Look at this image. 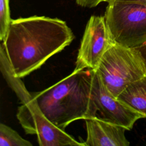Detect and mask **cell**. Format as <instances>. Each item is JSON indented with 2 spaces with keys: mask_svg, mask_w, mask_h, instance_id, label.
<instances>
[{
  "mask_svg": "<svg viewBox=\"0 0 146 146\" xmlns=\"http://www.w3.org/2000/svg\"><path fill=\"white\" fill-rule=\"evenodd\" d=\"M74 38L65 21L34 15L11 19L6 38L1 42L14 75L22 78L63 50Z\"/></svg>",
  "mask_w": 146,
  "mask_h": 146,
  "instance_id": "cell-1",
  "label": "cell"
},
{
  "mask_svg": "<svg viewBox=\"0 0 146 146\" xmlns=\"http://www.w3.org/2000/svg\"><path fill=\"white\" fill-rule=\"evenodd\" d=\"M92 69H75L48 88L31 93L44 116L64 129L72 122L97 116L91 94Z\"/></svg>",
  "mask_w": 146,
  "mask_h": 146,
  "instance_id": "cell-2",
  "label": "cell"
},
{
  "mask_svg": "<svg viewBox=\"0 0 146 146\" xmlns=\"http://www.w3.org/2000/svg\"><path fill=\"white\" fill-rule=\"evenodd\" d=\"M2 75L21 103L17 113L19 123L26 134L37 136L40 146H84L83 142L77 141L44 116L21 78L15 76L10 68H5Z\"/></svg>",
  "mask_w": 146,
  "mask_h": 146,
  "instance_id": "cell-3",
  "label": "cell"
},
{
  "mask_svg": "<svg viewBox=\"0 0 146 146\" xmlns=\"http://www.w3.org/2000/svg\"><path fill=\"white\" fill-rule=\"evenodd\" d=\"M96 70L107 90L116 98L129 84L146 76L140 51L114 43L104 54Z\"/></svg>",
  "mask_w": 146,
  "mask_h": 146,
  "instance_id": "cell-4",
  "label": "cell"
},
{
  "mask_svg": "<svg viewBox=\"0 0 146 146\" xmlns=\"http://www.w3.org/2000/svg\"><path fill=\"white\" fill-rule=\"evenodd\" d=\"M104 17L114 43L137 48L146 43V4L108 3Z\"/></svg>",
  "mask_w": 146,
  "mask_h": 146,
  "instance_id": "cell-5",
  "label": "cell"
},
{
  "mask_svg": "<svg viewBox=\"0 0 146 146\" xmlns=\"http://www.w3.org/2000/svg\"><path fill=\"white\" fill-rule=\"evenodd\" d=\"M91 94L98 111L96 116L106 121L130 130L138 119L144 117L113 96L106 88L96 70H92Z\"/></svg>",
  "mask_w": 146,
  "mask_h": 146,
  "instance_id": "cell-6",
  "label": "cell"
},
{
  "mask_svg": "<svg viewBox=\"0 0 146 146\" xmlns=\"http://www.w3.org/2000/svg\"><path fill=\"white\" fill-rule=\"evenodd\" d=\"M113 43L104 16H91L85 28L75 69L97 70L104 54Z\"/></svg>",
  "mask_w": 146,
  "mask_h": 146,
  "instance_id": "cell-7",
  "label": "cell"
},
{
  "mask_svg": "<svg viewBox=\"0 0 146 146\" xmlns=\"http://www.w3.org/2000/svg\"><path fill=\"white\" fill-rule=\"evenodd\" d=\"M85 120L87 137L84 146H128L125 127L106 121L98 116Z\"/></svg>",
  "mask_w": 146,
  "mask_h": 146,
  "instance_id": "cell-8",
  "label": "cell"
},
{
  "mask_svg": "<svg viewBox=\"0 0 146 146\" xmlns=\"http://www.w3.org/2000/svg\"><path fill=\"white\" fill-rule=\"evenodd\" d=\"M117 98L146 117V76L129 84Z\"/></svg>",
  "mask_w": 146,
  "mask_h": 146,
  "instance_id": "cell-9",
  "label": "cell"
},
{
  "mask_svg": "<svg viewBox=\"0 0 146 146\" xmlns=\"http://www.w3.org/2000/svg\"><path fill=\"white\" fill-rule=\"evenodd\" d=\"M29 141L23 139L10 127L0 124V146H32Z\"/></svg>",
  "mask_w": 146,
  "mask_h": 146,
  "instance_id": "cell-10",
  "label": "cell"
},
{
  "mask_svg": "<svg viewBox=\"0 0 146 146\" xmlns=\"http://www.w3.org/2000/svg\"><path fill=\"white\" fill-rule=\"evenodd\" d=\"M10 0H0V39L3 41L11 21L9 6Z\"/></svg>",
  "mask_w": 146,
  "mask_h": 146,
  "instance_id": "cell-11",
  "label": "cell"
},
{
  "mask_svg": "<svg viewBox=\"0 0 146 146\" xmlns=\"http://www.w3.org/2000/svg\"><path fill=\"white\" fill-rule=\"evenodd\" d=\"M78 5L88 8H92L98 6L103 0H75Z\"/></svg>",
  "mask_w": 146,
  "mask_h": 146,
  "instance_id": "cell-12",
  "label": "cell"
},
{
  "mask_svg": "<svg viewBox=\"0 0 146 146\" xmlns=\"http://www.w3.org/2000/svg\"><path fill=\"white\" fill-rule=\"evenodd\" d=\"M103 2H106L108 3H115V2H128V3L146 4V0H103Z\"/></svg>",
  "mask_w": 146,
  "mask_h": 146,
  "instance_id": "cell-13",
  "label": "cell"
},
{
  "mask_svg": "<svg viewBox=\"0 0 146 146\" xmlns=\"http://www.w3.org/2000/svg\"><path fill=\"white\" fill-rule=\"evenodd\" d=\"M136 48L138 49L140 51V52L141 54V55H142V56L144 58V60L145 61V67H146V43H145L144 44H143L141 46H140L139 47H137Z\"/></svg>",
  "mask_w": 146,
  "mask_h": 146,
  "instance_id": "cell-14",
  "label": "cell"
}]
</instances>
